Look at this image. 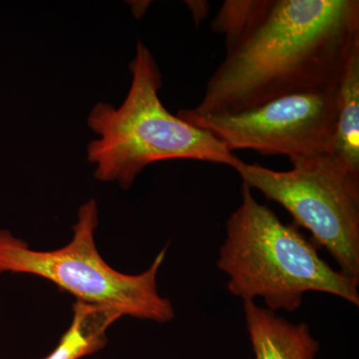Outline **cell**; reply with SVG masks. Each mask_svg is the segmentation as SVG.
<instances>
[{
	"label": "cell",
	"mask_w": 359,
	"mask_h": 359,
	"mask_svg": "<svg viewBox=\"0 0 359 359\" xmlns=\"http://www.w3.org/2000/svg\"><path fill=\"white\" fill-rule=\"evenodd\" d=\"M271 0H228L219 9L212 28L224 35L226 50L238 43L264 15Z\"/></svg>",
	"instance_id": "30bf717a"
},
{
	"label": "cell",
	"mask_w": 359,
	"mask_h": 359,
	"mask_svg": "<svg viewBox=\"0 0 359 359\" xmlns=\"http://www.w3.org/2000/svg\"><path fill=\"white\" fill-rule=\"evenodd\" d=\"M289 171L243 163L236 171L292 215L316 245L325 248L340 271L359 283V174L328 152L290 158Z\"/></svg>",
	"instance_id": "5b68a950"
},
{
	"label": "cell",
	"mask_w": 359,
	"mask_h": 359,
	"mask_svg": "<svg viewBox=\"0 0 359 359\" xmlns=\"http://www.w3.org/2000/svg\"><path fill=\"white\" fill-rule=\"evenodd\" d=\"M334 91L335 87L289 94L231 114L183 109L178 116L209 132L231 152L252 150L289 158L328 152L334 132Z\"/></svg>",
	"instance_id": "8992f818"
},
{
	"label": "cell",
	"mask_w": 359,
	"mask_h": 359,
	"mask_svg": "<svg viewBox=\"0 0 359 359\" xmlns=\"http://www.w3.org/2000/svg\"><path fill=\"white\" fill-rule=\"evenodd\" d=\"M218 268L229 276L228 289L245 302L263 297L271 311L294 313L304 294L325 292L359 306L355 283L330 268L316 245L259 204L243 182L242 203L226 222Z\"/></svg>",
	"instance_id": "3957f363"
},
{
	"label": "cell",
	"mask_w": 359,
	"mask_h": 359,
	"mask_svg": "<svg viewBox=\"0 0 359 359\" xmlns=\"http://www.w3.org/2000/svg\"><path fill=\"white\" fill-rule=\"evenodd\" d=\"M244 311L255 359H314L320 344L306 323H292L275 311L245 302Z\"/></svg>",
	"instance_id": "52a82bcc"
},
{
	"label": "cell",
	"mask_w": 359,
	"mask_h": 359,
	"mask_svg": "<svg viewBox=\"0 0 359 359\" xmlns=\"http://www.w3.org/2000/svg\"><path fill=\"white\" fill-rule=\"evenodd\" d=\"M335 125L328 153L359 174V42L340 72L334 91Z\"/></svg>",
	"instance_id": "ba28073f"
},
{
	"label": "cell",
	"mask_w": 359,
	"mask_h": 359,
	"mask_svg": "<svg viewBox=\"0 0 359 359\" xmlns=\"http://www.w3.org/2000/svg\"><path fill=\"white\" fill-rule=\"evenodd\" d=\"M129 67L131 86L122 105L99 102L88 116L89 128L98 135L87 148L97 180L127 190L146 167L159 161H202L235 170L244 163L209 132L165 108L159 97L162 74L143 42L137 43Z\"/></svg>",
	"instance_id": "7a4b0ae2"
},
{
	"label": "cell",
	"mask_w": 359,
	"mask_h": 359,
	"mask_svg": "<svg viewBox=\"0 0 359 359\" xmlns=\"http://www.w3.org/2000/svg\"><path fill=\"white\" fill-rule=\"evenodd\" d=\"M188 6L190 7L193 13L194 20L197 25L204 20L209 13V4L207 1H188Z\"/></svg>",
	"instance_id": "8fae6325"
},
{
	"label": "cell",
	"mask_w": 359,
	"mask_h": 359,
	"mask_svg": "<svg viewBox=\"0 0 359 359\" xmlns=\"http://www.w3.org/2000/svg\"><path fill=\"white\" fill-rule=\"evenodd\" d=\"M358 42V0H271L226 50L192 109L231 114L289 94L334 88Z\"/></svg>",
	"instance_id": "6da1fadb"
},
{
	"label": "cell",
	"mask_w": 359,
	"mask_h": 359,
	"mask_svg": "<svg viewBox=\"0 0 359 359\" xmlns=\"http://www.w3.org/2000/svg\"><path fill=\"white\" fill-rule=\"evenodd\" d=\"M120 318L122 314L114 309L75 302L70 327L43 359H80L97 353L107 344L108 328Z\"/></svg>",
	"instance_id": "9c48e42d"
},
{
	"label": "cell",
	"mask_w": 359,
	"mask_h": 359,
	"mask_svg": "<svg viewBox=\"0 0 359 359\" xmlns=\"http://www.w3.org/2000/svg\"><path fill=\"white\" fill-rule=\"evenodd\" d=\"M98 205L94 199L81 205L69 244L50 252L30 249L11 231L0 230V275L27 273L43 278L76 301L114 309L122 316L165 323L173 320L171 302L158 292L157 275L166 256L161 250L152 266L140 275H125L111 268L94 240Z\"/></svg>",
	"instance_id": "277c9868"
}]
</instances>
